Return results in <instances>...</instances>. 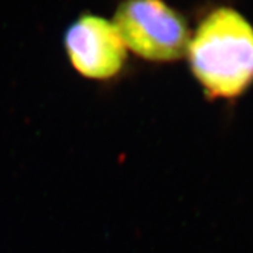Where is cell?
Instances as JSON below:
<instances>
[{"label": "cell", "instance_id": "cell-1", "mask_svg": "<svg viewBox=\"0 0 253 253\" xmlns=\"http://www.w3.org/2000/svg\"><path fill=\"white\" fill-rule=\"evenodd\" d=\"M186 54L191 73L212 100H235L253 84V26L233 8L207 14Z\"/></svg>", "mask_w": 253, "mask_h": 253}, {"label": "cell", "instance_id": "cell-2", "mask_svg": "<svg viewBox=\"0 0 253 253\" xmlns=\"http://www.w3.org/2000/svg\"><path fill=\"white\" fill-rule=\"evenodd\" d=\"M114 25L128 49L150 62L186 56L191 34L186 21L163 0H124Z\"/></svg>", "mask_w": 253, "mask_h": 253}, {"label": "cell", "instance_id": "cell-3", "mask_svg": "<svg viewBox=\"0 0 253 253\" xmlns=\"http://www.w3.org/2000/svg\"><path fill=\"white\" fill-rule=\"evenodd\" d=\"M65 49L80 75L109 80L123 70L126 47L114 22L94 14L79 17L65 34Z\"/></svg>", "mask_w": 253, "mask_h": 253}]
</instances>
